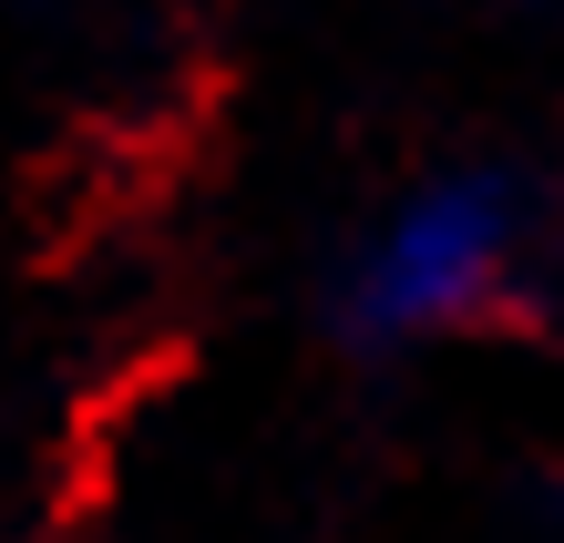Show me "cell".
Returning a JSON list of instances; mask_svg holds the SVG:
<instances>
[{
	"label": "cell",
	"instance_id": "cell-1",
	"mask_svg": "<svg viewBox=\"0 0 564 543\" xmlns=\"http://www.w3.org/2000/svg\"><path fill=\"white\" fill-rule=\"evenodd\" d=\"M534 267V195L513 175H431L370 226V247L349 257L339 318L359 349H411V338L482 328Z\"/></svg>",
	"mask_w": 564,
	"mask_h": 543
}]
</instances>
